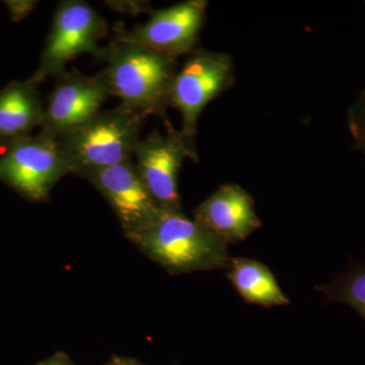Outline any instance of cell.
Listing matches in <instances>:
<instances>
[{
  "mask_svg": "<svg viewBox=\"0 0 365 365\" xmlns=\"http://www.w3.org/2000/svg\"><path fill=\"white\" fill-rule=\"evenodd\" d=\"M101 60L106 66L98 74L111 96L119 98L124 107L145 117L157 115L163 118L167 128L172 127L165 113L179 69L176 58L119 36L105 48Z\"/></svg>",
  "mask_w": 365,
  "mask_h": 365,
  "instance_id": "6da1fadb",
  "label": "cell"
},
{
  "mask_svg": "<svg viewBox=\"0 0 365 365\" xmlns=\"http://www.w3.org/2000/svg\"><path fill=\"white\" fill-rule=\"evenodd\" d=\"M126 237L172 275L222 270L232 259L227 242L182 210L162 208L146 227Z\"/></svg>",
  "mask_w": 365,
  "mask_h": 365,
  "instance_id": "7a4b0ae2",
  "label": "cell"
},
{
  "mask_svg": "<svg viewBox=\"0 0 365 365\" xmlns=\"http://www.w3.org/2000/svg\"><path fill=\"white\" fill-rule=\"evenodd\" d=\"M144 115L120 104L98 112L76 128L59 136L72 175L121 165L133 158Z\"/></svg>",
  "mask_w": 365,
  "mask_h": 365,
  "instance_id": "3957f363",
  "label": "cell"
},
{
  "mask_svg": "<svg viewBox=\"0 0 365 365\" xmlns=\"http://www.w3.org/2000/svg\"><path fill=\"white\" fill-rule=\"evenodd\" d=\"M107 31V23L90 4L81 0L60 2L39 66L28 81L38 86L48 78H58L71 60L85 53L101 60L105 49L98 43Z\"/></svg>",
  "mask_w": 365,
  "mask_h": 365,
  "instance_id": "277c9868",
  "label": "cell"
},
{
  "mask_svg": "<svg viewBox=\"0 0 365 365\" xmlns=\"http://www.w3.org/2000/svg\"><path fill=\"white\" fill-rule=\"evenodd\" d=\"M0 155V182L33 202H47L53 188L72 175L58 139L40 132L6 145Z\"/></svg>",
  "mask_w": 365,
  "mask_h": 365,
  "instance_id": "5b68a950",
  "label": "cell"
},
{
  "mask_svg": "<svg viewBox=\"0 0 365 365\" xmlns=\"http://www.w3.org/2000/svg\"><path fill=\"white\" fill-rule=\"evenodd\" d=\"M234 83V61L227 53L196 48L178 69L170 90V106L181 114L180 132L192 150H196L197 125L201 113Z\"/></svg>",
  "mask_w": 365,
  "mask_h": 365,
  "instance_id": "8992f818",
  "label": "cell"
},
{
  "mask_svg": "<svg viewBox=\"0 0 365 365\" xmlns=\"http://www.w3.org/2000/svg\"><path fill=\"white\" fill-rule=\"evenodd\" d=\"M133 157L137 173L160 207L182 210L179 193L180 170L186 158L197 162V151L190 148L181 132L173 127L165 134L153 131L137 143Z\"/></svg>",
  "mask_w": 365,
  "mask_h": 365,
  "instance_id": "52a82bcc",
  "label": "cell"
},
{
  "mask_svg": "<svg viewBox=\"0 0 365 365\" xmlns=\"http://www.w3.org/2000/svg\"><path fill=\"white\" fill-rule=\"evenodd\" d=\"M208 2L188 0L153 11L150 20L122 38L145 46L165 56L178 58L196 49L206 21Z\"/></svg>",
  "mask_w": 365,
  "mask_h": 365,
  "instance_id": "ba28073f",
  "label": "cell"
},
{
  "mask_svg": "<svg viewBox=\"0 0 365 365\" xmlns=\"http://www.w3.org/2000/svg\"><path fill=\"white\" fill-rule=\"evenodd\" d=\"M81 178L88 180L109 203L125 235L146 227L162 210L139 177L132 160L91 170Z\"/></svg>",
  "mask_w": 365,
  "mask_h": 365,
  "instance_id": "9c48e42d",
  "label": "cell"
},
{
  "mask_svg": "<svg viewBox=\"0 0 365 365\" xmlns=\"http://www.w3.org/2000/svg\"><path fill=\"white\" fill-rule=\"evenodd\" d=\"M110 97L111 93L100 74L86 76L66 71L57 78L40 132L58 138L95 116Z\"/></svg>",
  "mask_w": 365,
  "mask_h": 365,
  "instance_id": "30bf717a",
  "label": "cell"
},
{
  "mask_svg": "<svg viewBox=\"0 0 365 365\" xmlns=\"http://www.w3.org/2000/svg\"><path fill=\"white\" fill-rule=\"evenodd\" d=\"M194 220L227 245L245 241L262 225L253 197L237 184L222 185L197 206Z\"/></svg>",
  "mask_w": 365,
  "mask_h": 365,
  "instance_id": "8fae6325",
  "label": "cell"
},
{
  "mask_svg": "<svg viewBox=\"0 0 365 365\" xmlns=\"http://www.w3.org/2000/svg\"><path fill=\"white\" fill-rule=\"evenodd\" d=\"M37 88L26 79L0 91V145L31 135L42 125L45 108Z\"/></svg>",
  "mask_w": 365,
  "mask_h": 365,
  "instance_id": "7c38bea8",
  "label": "cell"
},
{
  "mask_svg": "<svg viewBox=\"0 0 365 365\" xmlns=\"http://www.w3.org/2000/svg\"><path fill=\"white\" fill-rule=\"evenodd\" d=\"M227 277L247 304L270 309L290 304L272 271L254 259L237 257L230 259Z\"/></svg>",
  "mask_w": 365,
  "mask_h": 365,
  "instance_id": "4fadbf2b",
  "label": "cell"
},
{
  "mask_svg": "<svg viewBox=\"0 0 365 365\" xmlns=\"http://www.w3.org/2000/svg\"><path fill=\"white\" fill-rule=\"evenodd\" d=\"M317 289L323 294L325 304H345L365 321V258L350 259L342 273Z\"/></svg>",
  "mask_w": 365,
  "mask_h": 365,
  "instance_id": "5bb4252c",
  "label": "cell"
},
{
  "mask_svg": "<svg viewBox=\"0 0 365 365\" xmlns=\"http://www.w3.org/2000/svg\"><path fill=\"white\" fill-rule=\"evenodd\" d=\"M347 126L353 148L361 153L365 160V90L348 109Z\"/></svg>",
  "mask_w": 365,
  "mask_h": 365,
  "instance_id": "9a60e30c",
  "label": "cell"
},
{
  "mask_svg": "<svg viewBox=\"0 0 365 365\" xmlns=\"http://www.w3.org/2000/svg\"><path fill=\"white\" fill-rule=\"evenodd\" d=\"M6 6L9 7L14 21H20L25 18L26 14L33 11L36 6V1H6Z\"/></svg>",
  "mask_w": 365,
  "mask_h": 365,
  "instance_id": "2e32d148",
  "label": "cell"
},
{
  "mask_svg": "<svg viewBox=\"0 0 365 365\" xmlns=\"http://www.w3.org/2000/svg\"><path fill=\"white\" fill-rule=\"evenodd\" d=\"M36 365H76L66 353L58 351L55 352L51 356L48 357L42 361L38 362Z\"/></svg>",
  "mask_w": 365,
  "mask_h": 365,
  "instance_id": "e0dca14e",
  "label": "cell"
},
{
  "mask_svg": "<svg viewBox=\"0 0 365 365\" xmlns=\"http://www.w3.org/2000/svg\"><path fill=\"white\" fill-rule=\"evenodd\" d=\"M104 365H148L139 361L135 359L127 356H120V355H112L111 359L108 360Z\"/></svg>",
  "mask_w": 365,
  "mask_h": 365,
  "instance_id": "ac0fdd59",
  "label": "cell"
}]
</instances>
